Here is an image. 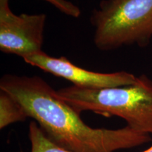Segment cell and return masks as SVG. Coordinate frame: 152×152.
<instances>
[{
	"label": "cell",
	"instance_id": "1",
	"mask_svg": "<svg viewBox=\"0 0 152 152\" xmlns=\"http://www.w3.org/2000/svg\"><path fill=\"white\" fill-rule=\"evenodd\" d=\"M0 90L14 96L52 141L71 151L114 152L151 141V135L128 125L118 129L89 126L39 76L6 74L0 80Z\"/></svg>",
	"mask_w": 152,
	"mask_h": 152
},
{
	"label": "cell",
	"instance_id": "2",
	"mask_svg": "<svg viewBox=\"0 0 152 152\" xmlns=\"http://www.w3.org/2000/svg\"><path fill=\"white\" fill-rule=\"evenodd\" d=\"M56 93L79 113L92 111L115 115L133 130L152 135V80L144 74L125 86L87 89L71 85Z\"/></svg>",
	"mask_w": 152,
	"mask_h": 152
},
{
	"label": "cell",
	"instance_id": "3",
	"mask_svg": "<svg viewBox=\"0 0 152 152\" xmlns=\"http://www.w3.org/2000/svg\"><path fill=\"white\" fill-rule=\"evenodd\" d=\"M90 22L99 50L144 47L152 39V0H102L92 11Z\"/></svg>",
	"mask_w": 152,
	"mask_h": 152
},
{
	"label": "cell",
	"instance_id": "4",
	"mask_svg": "<svg viewBox=\"0 0 152 152\" xmlns=\"http://www.w3.org/2000/svg\"><path fill=\"white\" fill-rule=\"evenodd\" d=\"M45 14H14L9 0H0V50L23 57L43 52Z\"/></svg>",
	"mask_w": 152,
	"mask_h": 152
},
{
	"label": "cell",
	"instance_id": "5",
	"mask_svg": "<svg viewBox=\"0 0 152 152\" xmlns=\"http://www.w3.org/2000/svg\"><path fill=\"white\" fill-rule=\"evenodd\" d=\"M24 61L47 73L66 79L74 86L87 89H106L132 85L134 74L126 71L99 73L79 67L66 57H52L42 52L23 58Z\"/></svg>",
	"mask_w": 152,
	"mask_h": 152
},
{
	"label": "cell",
	"instance_id": "6",
	"mask_svg": "<svg viewBox=\"0 0 152 152\" xmlns=\"http://www.w3.org/2000/svg\"><path fill=\"white\" fill-rule=\"evenodd\" d=\"M28 115L23 106L8 92L0 90V129L23 122Z\"/></svg>",
	"mask_w": 152,
	"mask_h": 152
},
{
	"label": "cell",
	"instance_id": "7",
	"mask_svg": "<svg viewBox=\"0 0 152 152\" xmlns=\"http://www.w3.org/2000/svg\"><path fill=\"white\" fill-rule=\"evenodd\" d=\"M30 152H74L60 147L49 139L35 121L28 127Z\"/></svg>",
	"mask_w": 152,
	"mask_h": 152
},
{
	"label": "cell",
	"instance_id": "8",
	"mask_svg": "<svg viewBox=\"0 0 152 152\" xmlns=\"http://www.w3.org/2000/svg\"><path fill=\"white\" fill-rule=\"evenodd\" d=\"M54 6L63 14L73 18H78L80 16V9L68 0H44Z\"/></svg>",
	"mask_w": 152,
	"mask_h": 152
},
{
	"label": "cell",
	"instance_id": "9",
	"mask_svg": "<svg viewBox=\"0 0 152 152\" xmlns=\"http://www.w3.org/2000/svg\"><path fill=\"white\" fill-rule=\"evenodd\" d=\"M142 152H152V145L149 148H148L147 149L144 150V151H143Z\"/></svg>",
	"mask_w": 152,
	"mask_h": 152
}]
</instances>
